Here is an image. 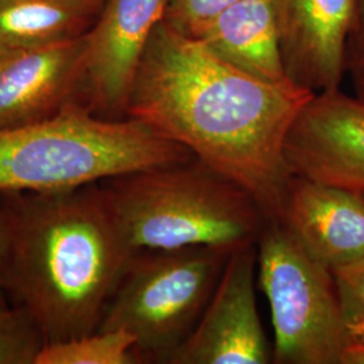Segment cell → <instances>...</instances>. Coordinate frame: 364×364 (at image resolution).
<instances>
[{"label": "cell", "instance_id": "obj_8", "mask_svg": "<svg viewBox=\"0 0 364 364\" xmlns=\"http://www.w3.org/2000/svg\"><path fill=\"white\" fill-rule=\"evenodd\" d=\"M291 174L364 195V100L336 90L312 95L287 134Z\"/></svg>", "mask_w": 364, "mask_h": 364}, {"label": "cell", "instance_id": "obj_11", "mask_svg": "<svg viewBox=\"0 0 364 364\" xmlns=\"http://www.w3.org/2000/svg\"><path fill=\"white\" fill-rule=\"evenodd\" d=\"M273 1L287 80L313 93L340 88L356 0Z\"/></svg>", "mask_w": 364, "mask_h": 364}, {"label": "cell", "instance_id": "obj_9", "mask_svg": "<svg viewBox=\"0 0 364 364\" xmlns=\"http://www.w3.org/2000/svg\"><path fill=\"white\" fill-rule=\"evenodd\" d=\"M168 0H108L87 31L82 93L95 114L117 119L124 109L147 42Z\"/></svg>", "mask_w": 364, "mask_h": 364}, {"label": "cell", "instance_id": "obj_16", "mask_svg": "<svg viewBox=\"0 0 364 364\" xmlns=\"http://www.w3.org/2000/svg\"><path fill=\"white\" fill-rule=\"evenodd\" d=\"M43 344L38 326L23 308L0 309V364H34Z\"/></svg>", "mask_w": 364, "mask_h": 364}, {"label": "cell", "instance_id": "obj_14", "mask_svg": "<svg viewBox=\"0 0 364 364\" xmlns=\"http://www.w3.org/2000/svg\"><path fill=\"white\" fill-rule=\"evenodd\" d=\"M103 9L99 0H0V46L43 48L82 37Z\"/></svg>", "mask_w": 364, "mask_h": 364}, {"label": "cell", "instance_id": "obj_21", "mask_svg": "<svg viewBox=\"0 0 364 364\" xmlns=\"http://www.w3.org/2000/svg\"><path fill=\"white\" fill-rule=\"evenodd\" d=\"M343 364H364V347H350L344 353Z\"/></svg>", "mask_w": 364, "mask_h": 364}, {"label": "cell", "instance_id": "obj_17", "mask_svg": "<svg viewBox=\"0 0 364 364\" xmlns=\"http://www.w3.org/2000/svg\"><path fill=\"white\" fill-rule=\"evenodd\" d=\"M343 326L351 347H364V257L332 269Z\"/></svg>", "mask_w": 364, "mask_h": 364}, {"label": "cell", "instance_id": "obj_7", "mask_svg": "<svg viewBox=\"0 0 364 364\" xmlns=\"http://www.w3.org/2000/svg\"><path fill=\"white\" fill-rule=\"evenodd\" d=\"M257 243L235 248L193 332L170 364L273 363L255 297Z\"/></svg>", "mask_w": 364, "mask_h": 364}, {"label": "cell", "instance_id": "obj_15", "mask_svg": "<svg viewBox=\"0 0 364 364\" xmlns=\"http://www.w3.org/2000/svg\"><path fill=\"white\" fill-rule=\"evenodd\" d=\"M135 338L126 331H96L91 335L45 343L34 364H136Z\"/></svg>", "mask_w": 364, "mask_h": 364}, {"label": "cell", "instance_id": "obj_19", "mask_svg": "<svg viewBox=\"0 0 364 364\" xmlns=\"http://www.w3.org/2000/svg\"><path fill=\"white\" fill-rule=\"evenodd\" d=\"M344 73L351 78L355 96L364 100V0H356L344 49Z\"/></svg>", "mask_w": 364, "mask_h": 364}, {"label": "cell", "instance_id": "obj_2", "mask_svg": "<svg viewBox=\"0 0 364 364\" xmlns=\"http://www.w3.org/2000/svg\"><path fill=\"white\" fill-rule=\"evenodd\" d=\"M9 213L7 294L45 343L96 332L135 252L99 182L57 192L0 193Z\"/></svg>", "mask_w": 364, "mask_h": 364}, {"label": "cell", "instance_id": "obj_4", "mask_svg": "<svg viewBox=\"0 0 364 364\" xmlns=\"http://www.w3.org/2000/svg\"><path fill=\"white\" fill-rule=\"evenodd\" d=\"M193 156L141 120L99 117L73 102L0 129V193L66 191Z\"/></svg>", "mask_w": 364, "mask_h": 364}, {"label": "cell", "instance_id": "obj_10", "mask_svg": "<svg viewBox=\"0 0 364 364\" xmlns=\"http://www.w3.org/2000/svg\"><path fill=\"white\" fill-rule=\"evenodd\" d=\"M85 34L43 48L0 46V129L52 117L77 102L85 77Z\"/></svg>", "mask_w": 364, "mask_h": 364}, {"label": "cell", "instance_id": "obj_22", "mask_svg": "<svg viewBox=\"0 0 364 364\" xmlns=\"http://www.w3.org/2000/svg\"><path fill=\"white\" fill-rule=\"evenodd\" d=\"M99 1H100V3H103V4H105V3H107V1H108V0H99Z\"/></svg>", "mask_w": 364, "mask_h": 364}, {"label": "cell", "instance_id": "obj_13", "mask_svg": "<svg viewBox=\"0 0 364 364\" xmlns=\"http://www.w3.org/2000/svg\"><path fill=\"white\" fill-rule=\"evenodd\" d=\"M191 38L255 77L270 82L289 81L273 0H239Z\"/></svg>", "mask_w": 364, "mask_h": 364}, {"label": "cell", "instance_id": "obj_18", "mask_svg": "<svg viewBox=\"0 0 364 364\" xmlns=\"http://www.w3.org/2000/svg\"><path fill=\"white\" fill-rule=\"evenodd\" d=\"M239 0H168L162 21L188 37Z\"/></svg>", "mask_w": 364, "mask_h": 364}, {"label": "cell", "instance_id": "obj_6", "mask_svg": "<svg viewBox=\"0 0 364 364\" xmlns=\"http://www.w3.org/2000/svg\"><path fill=\"white\" fill-rule=\"evenodd\" d=\"M257 251L258 287L273 318V363L343 364L351 344L332 270L278 220L266 223Z\"/></svg>", "mask_w": 364, "mask_h": 364}, {"label": "cell", "instance_id": "obj_3", "mask_svg": "<svg viewBox=\"0 0 364 364\" xmlns=\"http://www.w3.org/2000/svg\"><path fill=\"white\" fill-rule=\"evenodd\" d=\"M134 251L257 243L269 219L237 182L193 156L99 182Z\"/></svg>", "mask_w": 364, "mask_h": 364}, {"label": "cell", "instance_id": "obj_20", "mask_svg": "<svg viewBox=\"0 0 364 364\" xmlns=\"http://www.w3.org/2000/svg\"><path fill=\"white\" fill-rule=\"evenodd\" d=\"M10 251V221L9 213L0 200V309L9 306L6 304V274H7V262Z\"/></svg>", "mask_w": 364, "mask_h": 364}, {"label": "cell", "instance_id": "obj_5", "mask_svg": "<svg viewBox=\"0 0 364 364\" xmlns=\"http://www.w3.org/2000/svg\"><path fill=\"white\" fill-rule=\"evenodd\" d=\"M234 250L209 246L132 254L97 331H126L139 363H169L197 326Z\"/></svg>", "mask_w": 364, "mask_h": 364}, {"label": "cell", "instance_id": "obj_12", "mask_svg": "<svg viewBox=\"0 0 364 364\" xmlns=\"http://www.w3.org/2000/svg\"><path fill=\"white\" fill-rule=\"evenodd\" d=\"M278 221L331 270L364 257V195L291 176Z\"/></svg>", "mask_w": 364, "mask_h": 364}, {"label": "cell", "instance_id": "obj_1", "mask_svg": "<svg viewBox=\"0 0 364 364\" xmlns=\"http://www.w3.org/2000/svg\"><path fill=\"white\" fill-rule=\"evenodd\" d=\"M314 95L230 64L161 21L147 42L124 115L185 146L278 220L291 173L287 134Z\"/></svg>", "mask_w": 364, "mask_h": 364}]
</instances>
